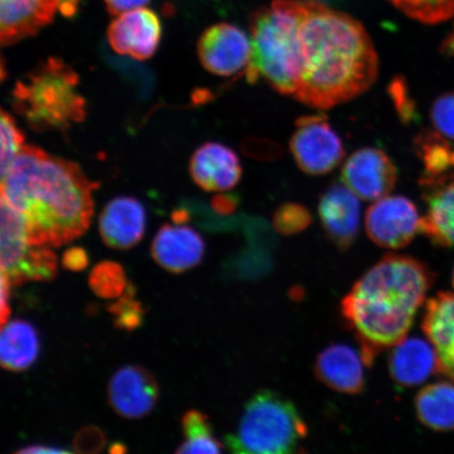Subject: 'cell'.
Masks as SVG:
<instances>
[{
	"instance_id": "6da1fadb",
	"label": "cell",
	"mask_w": 454,
	"mask_h": 454,
	"mask_svg": "<svg viewBox=\"0 0 454 454\" xmlns=\"http://www.w3.org/2000/svg\"><path fill=\"white\" fill-rule=\"evenodd\" d=\"M301 69L294 98L329 110L365 93L379 76V56L364 26L316 0H305L299 28Z\"/></svg>"
},
{
	"instance_id": "7a4b0ae2",
	"label": "cell",
	"mask_w": 454,
	"mask_h": 454,
	"mask_svg": "<svg viewBox=\"0 0 454 454\" xmlns=\"http://www.w3.org/2000/svg\"><path fill=\"white\" fill-rule=\"evenodd\" d=\"M98 187L77 163L31 145L2 176V199L24 215L32 247H59L82 236Z\"/></svg>"
},
{
	"instance_id": "3957f363",
	"label": "cell",
	"mask_w": 454,
	"mask_h": 454,
	"mask_svg": "<svg viewBox=\"0 0 454 454\" xmlns=\"http://www.w3.org/2000/svg\"><path fill=\"white\" fill-rule=\"evenodd\" d=\"M433 277L419 261L387 254L346 294L340 311L353 329L367 364L406 338Z\"/></svg>"
},
{
	"instance_id": "277c9868",
	"label": "cell",
	"mask_w": 454,
	"mask_h": 454,
	"mask_svg": "<svg viewBox=\"0 0 454 454\" xmlns=\"http://www.w3.org/2000/svg\"><path fill=\"white\" fill-rule=\"evenodd\" d=\"M305 0H275L251 17L252 53L246 71L248 83L260 79L276 92L296 94L301 69L299 28Z\"/></svg>"
},
{
	"instance_id": "5b68a950",
	"label": "cell",
	"mask_w": 454,
	"mask_h": 454,
	"mask_svg": "<svg viewBox=\"0 0 454 454\" xmlns=\"http://www.w3.org/2000/svg\"><path fill=\"white\" fill-rule=\"evenodd\" d=\"M78 88L76 71L50 57L15 84L12 105L36 132L67 133L87 116V101Z\"/></svg>"
},
{
	"instance_id": "8992f818",
	"label": "cell",
	"mask_w": 454,
	"mask_h": 454,
	"mask_svg": "<svg viewBox=\"0 0 454 454\" xmlns=\"http://www.w3.org/2000/svg\"><path fill=\"white\" fill-rule=\"evenodd\" d=\"M306 435L308 426L296 406L275 391L262 390L247 402L226 444L237 454H286L296 451Z\"/></svg>"
},
{
	"instance_id": "52a82bcc",
	"label": "cell",
	"mask_w": 454,
	"mask_h": 454,
	"mask_svg": "<svg viewBox=\"0 0 454 454\" xmlns=\"http://www.w3.org/2000/svg\"><path fill=\"white\" fill-rule=\"evenodd\" d=\"M294 126L289 149L303 173L321 176L340 166L345 157L343 141L325 114L300 117Z\"/></svg>"
},
{
	"instance_id": "ba28073f",
	"label": "cell",
	"mask_w": 454,
	"mask_h": 454,
	"mask_svg": "<svg viewBox=\"0 0 454 454\" xmlns=\"http://www.w3.org/2000/svg\"><path fill=\"white\" fill-rule=\"evenodd\" d=\"M365 229L377 246L399 249L410 244L421 232L418 208L404 196H385L367 209Z\"/></svg>"
},
{
	"instance_id": "9c48e42d",
	"label": "cell",
	"mask_w": 454,
	"mask_h": 454,
	"mask_svg": "<svg viewBox=\"0 0 454 454\" xmlns=\"http://www.w3.org/2000/svg\"><path fill=\"white\" fill-rule=\"evenodd\" d=\"M197 53L204 69L215 76L231 77L246 73L251 59V38L239 27L220 22L199 38Z\"/></svg>"
},
{
	"instance_id": "30bf717a",
	"label": "cell",
	"mask_w": 454,
	"mask_h": 454,
	"mask_svg": "<svg viewBox=\"0 0 454 454\" xmlns=\"http://www.w3.org/2000/svg\"><path fill=\"white\" fill-rule=\"evenodd\" d=\"M340 179L360 200L376 201L395 189L397 168L383 150L363 147L345 161Z\"/></svg>"
},
{
	"instance_id": "8fae6325",
	"label": "cell",
	"mask_w": 454,
	"mask_h": 454,
	"mask_svg": "<svg viewBox=\"0 0 454 454\" xmlns=\"http://www.w3.org/2000/svg\"><path fill=\"white\" fill-rule=\"evenodd\" d=\"M161 36L160 19L154 11L144 7L118 15L106 32L113 51L137 60L154 56Z\"/></svg>"
},
{
	"instance_id": "7c38bea8",
	"label": "cell",
	"mask_w": 454,
	"mask_h": 454,
	"mask_svg": "<svg viewBox=\"0 0 454 454\" xmlns=\"http://www.w3.org/2000/svg\"><path fill=\"white\" fill-rule=\"evenodd\" d=\"M158 395L155 377L138 365L119 368L113 374L107 387V397L113 411L127 419L147 416L154 410Z\"/></svg>"
},
{
	"instance_id": "4fadbf2b",
	"label": "cell",
	"mask_w": 454,
	"mask_h": 454,
	"mask_svg": "<svg viewBox=\"0 0 454 454\" xmlns=\"http://www.w3.org/2000/svg\"><path fill=\"white\" fill-rule=\"evenodd\" d=\"M189 169L195 184L212 192L234 189L243 174L236 152L219 142H207L199 146L191 158Z\"/></svg>"
},
{
	"instance_id": "5bb4252c",
	"label": "cell",
	"mask_w": 454,
	"mask_h": 454,
	"mask_svg": "<svg viewBox=\"0 0 454 454\" xmlns=\"http://www.w3.org/2000/svg\"><path fill=\"white\" fill-rule=\"evenodd\" d=\"M360 198L344 184L334 183L323 192L319 202V217L323 230L340 249L354 243L360 229Z\"/></svg>"
},
{
	"instance_id": "9a60e30c",
	"label": "cell",
	"mask_w": 454,
	"mask_h": 454,
	"mask_svg": "<svg viewBox=\"0 0 454 454\" xmlns=\"http://www.w3.org/2000/svg\"><path fill=\"white\" fill-rule=\"evenodd\" d=\"M62 0H0V43L12 45L52 24Z\"/></svg>"
},
{
	"instance_id": "2e32d148",
	"label": "cell",
	"mask_w": 454,
	"mask_h": 454,
	"mask_svg": "<svg viewBox=\"0 0 454 454\" xmlns=\"http://www.w3.org/2000/svg\"><path fill=\"white\" fill-rule=\"evenodd\" d=\"M146 213L142 203L134 197L119 196L106 203L99 215V232L107 247L115 249L132 248L145 236Z\"/></svg>"
},
{
	"instance_id": "e0dca14e",
	"label": "cell",
	"mask_w": 454,
	"mask_h": 454,
	"mask_svg": "<svg viewBox=\"0 0 454 454\" xmlns=\"http://www.w3.org/2000/svg\"><path fill=\"white\" fill-rule=\"evenodd\" d=\"M206 243L190 226L163 224L152 244V255L162 269L173 274L195 268L201 262Z\"/></svg>"
},
{
	"instance_id": "ac0fdd59",
	"label": "cell",
	"mask_w": 454,
	"mask_h": 454,
	"mask_svg": "<svg viewBox=\"0 0 454 454\" xmlns=\"http://www.w3.org/2000/svg\"><path fill=\"white\" fill-rule=\"evenodd\" d=\"M366 367L369 365L361 349L346 344H333L317 356L315 372L329 388L356 395L364 388Z\"/></svg>"
},
{
	"instance_id": "d6986e66",
	"label": "cell",
	"mask_w": 454,
	"mask_h": 454,
	"mask_svg": "<svg viewBox=\"0 0 454 454\" xmlns=\"http://www.w3.org/2000/svg\"><path fill=\"white\" fill-rule=\"evenodd\" d=\"M0 263L11 286L24 284V271L33 247L28 241L27 227L24 215L7 202L0 203Z\"/></svg>"
},
{
	"instance_id": "ffe728a7",
	"label": "cell",
	"mask_w": 454,
	"mask_h": 454,
	"mask_svg": "<svg viewBox=\"0 0 454 454\" xmlns=\"http://www.w3.org/2000/svg\"><path fill=\"white\" fill-rule=\"evenodd\" d=\"M389 372L402 387H414L439 372L438 355L433 346L419 338H404L389 356Z\"/></svg>"
},
{
	"instance_id": "44dd1931",
	"label": "cell",
	"mask_w": 454,
	"mask_h": 454,
	"mask_svg": "<svg viewBox=\"0 0 454 454\" xmlns=\"http://www.w3.org/2000/svg\"><path fill=\"white\" fill-rule=\"evenodd\" d=\"M423 331L439 359V372L454 379V294H439L426 305Z\"/></svg>"
},
{
	"instance_id": "7402d4cb",
	"label": "cell",
	"mask_w": 454,
	"mask_h": 454,
	"mask_svg": "<svg viewBox=\"0 0 454 454\" xmlns=\"http://www.w3.org/2000/svg\"><path fill=\"white\" fill-rule=\"evenodd\" d=\"M427 213L421 218V232L442 247H454V177L422 184Z\"/></svg>"
},
{
	"instance_id": "603a6c76",
	"label": "cell",
	"mask_w": 454,
	"mask_h": 454,
	"mask_svg": "<svg viewBox=\"0 0 454 454\" xmlns=\"http://www.w3.org/2000/svg\"><path fill=\"white\" fill-rule=\"evenodd\" d=\"M39 348L38 333L30 322L15 319L2 327L0 362L4 369L26 371L36 361Z\"/></svg>"
},
{
	"instance_id": "cb8c5ba5",
	"label": "cell",
	"mask_w": 454,
	"mask_h": 454,
	"mask_svg": "<svg viewBox=\"0 0 454 454\" xmlns=\"http://www.w3.org/2000/svg\"><path fill=\"white\" fill-rule=\"evenodd\" d=\"M416 411L419 421L431 429H454V384L441 382L423 388L416 397Z\"/></svg>"
},
{
	"instance_id": "d4e9b609",
	"label": "cell",
	"mask_w": 454,
	"mask_h": 454,
	"mask_svg": "<svg viewBox=\"0 0 454 454\" xmlns=\"http://www.w3.org/2000/svg\"><path fill=\"white\" fill-rule=\"evenodd\" d=\"M414 147L425 166L421 183H429V181L453 176L454 147L448 144L442 135L421 134L414 140Z\"/></svg>"
},
{
	"instance_id": "484cf974",
	"label": "cell",
	"mask_w": 454,
	"mask_h": 454,
	"mask_svg": "<svg viewBox=\"0 0 454 454\" xmlns=\"http://www.w3.org/2000/svg\"><path fill=\"white\" fill-rule=\"evenodd\" d=\"M184 442L176 450V453H220L223 446L215 439L211 423L206 414L192 410L183 417Z\"/></svg>"
},
{
	"instance_id": "4316f807",
	"label": "cell",
	"mask_w": 454,
	"mask_h": 454,
	"mask_svg": "<svg viewBox=\"0 0 454 454\" xmlns=\"http://www.w3.org/2000/svg\"><path fill=\"white\" fill-rule=\"evenodd\" d=\"M89 286L96 296L102 299L121 297L129 284L121 264L104 261L95 266L89 277Z\"/></svg>"
},
{
	"instance_id": "83f0119b",
	"label": "cell",
	"mask_w": 454,
	"mask_h": 454,
	"mask_svg": "<svg viewBox=\"0 0 454 454\" xmlns=\"http://www.w3.org/2000/svg\"><path fill=\"white\" fill-rule=\"evenodd\" d=\"M397 10L423 24L434 25L454 15V0H389Z\"/></svg>"
},
{
	"instance_id": "f1b7e54d",
	"label": "cell",
	"mask_w": 454,
	"mask_h": 454,
	"mask_svg": "<svg viewBox=\"0 0 454 454\" xmlns=\"http://www.w3.org/2000/svg\"><path fill=\"white\" fill-rule=\"evenodd\" d=\"M0 133H2V154H0V175L7 172L26 145L24 132L17 126L15 118L5 110L0 115Z\"/></svg>"
},
{
	"instance_id": "f546056e",
	"label": "cell",
	"mask_w": 454,
	"mask_h": 454,
	"mask_svg": "<svg viewBox=\"0 0 454 454\" xmlns=\"http://www.w3.org/2000/svg\"><path fill=\"white\" fill-rule=\"evenodd\" d=\"M272 223L281 235L293 236L308 229L311 223V215L303 204L286 202L277 208Z\"/></svg>"
},
{
	"instance_id": "4dcf8cb0",
	"label": "cell",
	"mask_w": 454,
	"mask_h": 454,
	"mask_svg": "<svg viewBox=\"0 0 454 454\" xmlns=\"http://www.w3.org/2000/svg\"><path fill=\"white\" fill-rule=\"evenodd\" d=\"M109 311L115 317L114 325L119 329L130 332L141 325L145 310L135 299V287L132 284H129L126 294L116 303L110 305Z\"/></svg>"
},
{
	"instance_id": "1f68e13d",
	"label": "cell",
	"mask_w": 454,
	"mask_h": 454,
	"mask_svg": "<svg viewBox=\"0 0 454 454\" xmlns=\"http://www.w3.org/2000/svg\"><path fill=\"white\" fill-rule=\"evenodd\" d=\"M56 275V254L48 247H34L26 266L25 282L50 281Z\"/></svg>"
},
{
	"instance_id": "d6a6232c",
	"label": "cell",
	"mask_w": 454,
	"mask_h": 454,
	"mask_svg": "<svg viewBox=\"0 0 454 454\" xmlns=\"http://www.w3.org/2000/svg\"><path fill=\"white\" fill-rule=\"evenodd\" d=\"M430 116L438 133L454 140V93L440 96L431 107Z\"/></svg>"
},
{
	"instance_id": "836d02e7",
	"label": "cell",
	"mask_w": 454,
	"mask_h": 454,
	"mask_svg": "<svg viewBox=\"0 0 454 454\" xmlns=\"http://www.w3.org/2000/svg\"><path fill=\"white\" fill-rule=\"evenodd\" d=\"M388 94L401 121L406 124L413 121L417 117V111L405 79L401 76L395 77L388 85Z\"/></svg>"
},
{
	"instance_id": "e575fe53",
	"label": "cell",
	"mask_w": 454,
	"mask_h": 454,
	"mask_svg": "<svg viewBox=\"0 0 454 454\" xmlns=\"http://www.w3.org/2000/svg\"><path fill=\"white\" fill-rule=\"evenodd\" d=\"M105 444L104 433L98 427H92V426L79 430L73 442L75 450L81 453H98L102 450Z\"/></svg>"
},
{
	"instance_id": "d590c367",
	"label": "cell",
	"mask_w": 454,
	"mask_h": 454,
	"mask_svg": "<svg viewBox=\"0 0 454 454\" xmlns=\"http://www.w3.org/2000/svg\"><path fill=\"white\" fill-rule=\"evenodd\" d=\"M61 263L65 270L82 271L88 268V253L82 247H71L62 255Z\"/></svg>"
},
{
	"instance_id": "8d00e7d4",
	"label": "cell",
	"mask_w": 454,
	"mask_h": 454,
	"mask_svg": "<svg viewBox=\"0 0 454 454\" xmlns=\"http://www.w3.org/2000/svg\"><path fill=\"white\" fill-rule=\"evenodd\" d=\"M107 12L118 16L128 11L145 7L150 0H104Z\"/></svg>"
},
{
	"instance_id": "74e56055",
	"label": "cell",
	"mask_w": 454,
	"mask_h": 454,
	"mask_svg": "<svg viewBox=\"0 0 454 454\" xmlns=\"http://www.w3.org/2000/svg\"><path fill=\"white\" fill-rule=\"evenodd\" d=\"M238 202L239 200L235 195L221 194L213 199L212 206L215 211L226 215L236 211Z\"/></svg>"
},
{
	"instance_id": "f35d334b",
	"label": "cell",
	"mask_w": 454,
	"mask_h": 454,
	"mask_svg": "<svg viewBox=\"0 0 454 454\" xmlns=\"http://www.w3.org/2000/svg\"><path fill=\"white\" fill-rule=\"evenodd\" d=\"M0 293H2V309H0V311H2V316H0V322H2V327L5 325V322L9 319L10 316V308H9V297H10V286L11 283L8 280L7 276L4 274L2 271V283H0Z\"/></svg>"
},
{
	"instance_id": "ab89813d",
	"label": "cell",
	"mask_w": 454,
	"mask_h": 454,
	"mask_svg": "<svg viewBox=\"0 0 454 454\" xmlns=\"http://www.w3.org/2000/svg\"><path fill=\"white\" fill-rule=\"evenodd\" d=\"M16 453L20 454H53V453H70L69 450H60V448L44 446V445H34L28 446L26 448H22V450L16 451Z\"/></svg>"
},
{
	"instance_id": "60d3db41",
	"label": "cell",
	"mask_w": 454,
	"mask_h": 454,
	"mask_svg": "<svg viewBox=\"0 0 454 454\" xmlns=\"http://www.w3.org/2000/svg\"><path fill=\"white\" fill-rule=\"evenodd\" d=\"M187 212L186 211H176L173 214V221L175 223L184 224L187 220Z\"/></svg>"
},
{
	"instance_id": "b9f144b4",
	"label": "cell",
	"mask_w": 454,
	"mask_h": 454,
	"mask_svg": "<svg viewBox=\"0 0 454 454\" xmlns=\"http://www.w3.org/2000/svg\"><path fill=\"white\" fill-rule=\"evenodd\" d=\"M127 451L126 446L121 444V442H115V444H113L110 448L111 453H123Z\"/></svg>"
},
{
	"instance_id": "7bdbcfd3",
	"label": "cell",
	"mask_w": 454,
	"mask_h": 454,
	"mask_svg": "<svg viewBox=\"0 0 454 454\" xmlns=\"http://www.w3.org/2000/svg\"><path fill=\"white\" fill-rule=\"evenodd\" d=\"M453 286H454V271H453Z\"/></svg>"
}]
</instances>
